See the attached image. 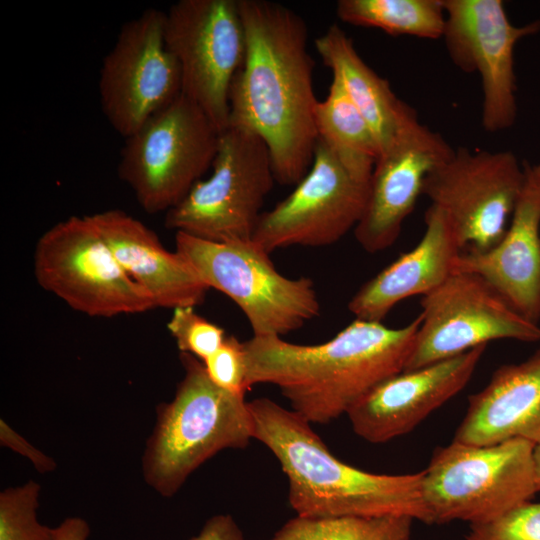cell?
<instances>
[{
    "instance_id": "obj_1",
    "label": "cell",
    "mask_w": 540,
    "mask_h": 540,
    "mask_svg": "<svg viewBox=\"0 0 540 540\" xmlns=\"http://www.w3.org/2000/svg\"><path fill=\"white\" fill-rule=\"evenodd\" d=\"M245 56L231 84L228 127L267 145L275 181L296 185L309 171L318 135L308 30L294 11L265 0H238Z\"/></svg>"
},
{
    "instance_id": "obj_31",
    "label": "cell",
    "mask_w": 540,
    "mask_h": 540,
    "mask_svg": "<svg viewBox=\"0 0 540 540\" xmlns=\"http://www.w3.org/2000/svg\"><path fill=\"white\" fill-rule=\"evenodd\" d=\"M190 540H244L235 520L228 514L208 519L197 536Z\"/></svg>"
},
{
    "instance_id": "obj_4",
    "label": "cell",
    "mask_w": 540,
    "mask_h": 540,
    "mask_svg": "<svg viewBox=\"0 0 540 540\" xmlns=\"http://www.w3.org/2000/svg\"><path fill=\"white\" fill-rule=\"evenodd\" d=\"M185 374L174 399L159 406L143 457L146 481L162 496H173L188 476L224 449H245L253 438L245 395L217 387L203 362L180 353Z\"/></svg>"
},
{
    "instance_id": "obj_18",
    "label": "cell",
    "mask_w": 540,
    "mask_h": 540,
    "mask_svg": "<svg viewBox=\"0 0 540 540\" xmlns=\"http://www.w3.org/2000/svg\"><path fill=\"white\" fill-rule=\"evenodd\" d=\"M125 272L152 299L155 308L197 307L209 287L176 250L166 249L157 234L120 209L90 215Z\"/></svg>"
},
{
    "instance_id": "obj_16",
    "label": "cell",
    "mask_w": 540,
    "mask_h": 540,
    "mask_svg": "<svg viewBox=\"0 0 540 540\" xmlns=\"http://www.w3.org/2000/svg\"><path fill=\"white\" fill-rule=\"evenodd\" d=\"M486 347L385 379L347 411L353 431L370 443L409 433L467 385Z\"/></svg>"
},
{
    "instance_id": "obj_6",
    "label": "cell",
    "mask_w": 540,
    "mask_h": 540,
    "mask_svg": "<svg viewBox=\"0 0 540 540\" xmlns=\"http://www.w3.org/2000/svg\"><path fill=\"white\" fill-rule=\"evenodd\" d=\"M175 250L209 289L240 308L253 336L282 337L320 315L313 281L282 275L252 240L214 242L176 232Z\"/></svg>"
},
{
    "instance_id": "obj_27",
    "label": "cell",
    "mask_w": 540,
    "mask_h": 540,
    "mask_svg": "<svg viewBox=\"0 0 540 540\" xmlns=\"http://www.w3.org/2000/svg\"><path fill=\"white\" fill-rule=\"evenodd\" d=\"M167 329L180 353L191 354L202 362L214 354L227 337L222 327L198 314L195 307L172 310Z\"/></svg>"
},
{
    "instance_id": "obj_12",
    "label": "cell",
    "mask_w": 540,
    "mask_h": 540,
    "mask_svg": "<svg viewBox=\"0 0 540 540\" xmlns=\"http://www.w3.org/2000/svg\"><path fill=\"white\" fill-rule=\"evenodd\" d=\"M421 323L403 371L451 358L490 341L540 340L539 324L529 321L481 277L452 273L421 298Z\"/></svg>"
},
{
    "instance_id": "obj_33",
    "label": "cell",
    "mask_w": 540,
    "mask_h": 540,
    "mask_svg": "<svg viewBox=\"0 0 540 540\" xmlns=\"http://www.w3.org/2000/svg\"><path fill=\"white\" fill-rule=\"evenodd\" d=\"M527 180L540 197V162L534 165L524 163Z\"/></svg>"
},
{
    "instance_id": "obj_20",
    "label": "cell",
    "mask_w": 540,
    "mask_h": 540,
    "mask_svg": "<svg viewBox=\"0 0 540 540\" xmlns=\"http://www.w3.org/2000/svg\"><path fill=\"white\" fill-rule=\"evenodd\" d=\"M425 232L417 245L363 284L348 303L357 318L382 322L406 298L424 296L452 273L461 247L446 216L430 205Z\"/></svg>"
},
{
    "instance_id": "obj_17",
    "label": "cell",
    "mask_w": 540,
    "mask_h": 540,
    "mask_svg": "<svg viewBox=\"0 0 540 540\" xmlns=\"http://www.w3.org/2000/svg\"><path fill=\"white\" fill-rule=\"evenodd\" d=\"M453 152L439 133L425 126L380 155L370 178L363 215L354 228L355 238L365 251L377 253L395 243L422 195L427 175Z\"/></svg>"
},
{
    "instance_id": "obj_22",
    "label": "cell",
    "mask_w": 540,
    "mask_h": 540,
    "mask_svg": "<svg viewBox=\"0 0 540 540\" xmlns=\"http://www.w3.org/2000/svg\"><path fill=\"white\" fill-rule=\"evenodd\" d=\"M314 44L324 65L369 124L380 155L424 128L415 109L366 64L352 39L337 24L316 38Z\"/></svg>"
},
{
    "instance_id": "obj_15",
    "label": "cell",
    "mask_w": 540,
    "mask_h": 540,
    "mask_svg": "<svg viewBox=\"0 0 540 540\" xmlns=\"http://www.w3.org/2000/svg\"><path fill=\"white\" fill-rule=\"evenodd\" d=\"M443 6L450 59L481 78L482 126L489 133L511 127L517 116L514 50L540 31V21L513 25L501 0H443Z\"/></svg>"
},
{
    "instance_id": "obj_5",
    "label": "cell",
    "mask_w": 540,
    "mask_h": 540,
    "mask_svg": "<svg viewBox=\"0 0 540 540\" xmlns=\"http://www.w3.org/2000/svg\"><path fill=\"white\" fill-rule=\"evenodd\" d=\"M533 448L519 439L486 446L453 440L437 448L422 471L428 523H482L530 501L537 493Z\"/></svg>"
},
{
    "instance_id": "obj_7",
    "label": "cell",
    "mask_w": 540,
    "mask_h": 540,
    "mask_svg": "<svg viewBox=\"0 0 540 540\" xmlns=\"http://www.w3.org/2000/svg\"><path fill=\"white\" fill-rule=\"evenodd\" d=\"M221 132L182 93L125 138L119 178L148 214L179 204L212 167Z\"/></svg>"
},
{
    "instance_id": "obj_26",
    "label": "cell",
    "mask_w": 540,
    "mask_h": 540,
    "mask_svg": "<svg viewBox=\"0 0 540 540\" xmlns=\"http://www.w3.org/2000/svg\"><path fill=\"white\" fill-rule=\"evenodd\" d=\"M39 491L31 480L0 494V540H55L54 528L37 520Z\"/></svg>"
},
{
    "instance_id": "obj_8",
    "label": "cell",
    "mask_w": 540,
    "mask_h": 540,
    "mask_svg": "<svg viewBox=\"0 0 540 540\" xmlns=\"http://www.w3.org/2000/svg\"><path fill=\"white\" fill-rule=\"evenodd\" d=\"M274 181L265 142L250 131L227 127L211 175L166 212L165 225L208 241H251Z\"/></svg>"
},
{
    "instance_id": "obj_9",
    "label": "cell",
    "mask_w": 540,
    "mask_h": 540,
    "mask_svg": "<svg viewBox=\"0 0 540 540\" xmlns=\"http://www.w3.org/2000/svg\"><path fill=\"white\" fill-rule=\"evenodd\" d=\"M33 271L41 288L90 317L155 309L150 296L119 264L90 215L70 216L47 229L35 244Z\"/></svg>"
},
{
    "instance_id": "obj_24",
    "label": "cell",
    "mask_w": 540,
    "mask_h": 540,
    "mask_svg": "<svg viewBox=\"0 0 540 540\" xmlns=\"http://www.w3.org/2000/svg\"><path fill=\"white\" fill-rule=\"evenodd\" d=\"M336 13L345 23L392 36L433 40L442 38L445 29L443 0H340Z\"/></svg>"
},
{
    "instance_id": "obj_21",
    "label": "cell",
    "mask_w": 540,
    "mask_h": 540,
    "mask_svg": "<svg viewBox=\"0 0 540 540\" xmlns=\"http://www.w3.org/2000/svg\"><path fill=\"white\" fill-rule=\"evenodd\" d=\"M517 439L540 443V350L520 363L500 366L469 397L454 437L478 446Z\"/></svg>"
},
{
    "instance_id": "obj_23",
    "label": "cell",
    "mask_w": 540,
    "mask_h": 540,
    "mask_svg": "<svg viewBox=\"0 0 540 540\" xmlns=\"http://www.w3.org/2000/svg\"><path fill=\"white\" fill-rule=\"evenodd\" d=\"M315 125L318 138L344 168L369 183L380 149L369 124L334 78L326 98L317 103Z\"/></svg>"
},
{
    "instance_id": "obj_28",
    "label": "cell",
    "mask_w": 540,
    "mask_h": 540,
    "mask_svg": "<svg viewBox=\"0 0 540 540\" xmlns=\"http://www.w3.org/2000/svg\"><path fill=\"white\" fill-rule=\"evenodd\" d=\"M467 540H540V502H526L492 520L471 524Z\"/></svg>"
},
{
    "instance_id": "obj_2",
    "label": "cell",
    "mask_w": 540,
    "mask_h": 540,
    "mask_svg": "<svg viewBox=\"0 0 540 540\" xmlns=\"http://www.w3.org/2000/svg\"><path fill=\"white\" fill-rule=\"evenodd\" d=\"M420 323V315L400 328L355 318L332 339L316 345L252 336L243 341L247 385H275L291 410L310 424H328L404 370Z\"/></svg>"
},
{
    "instance_id": "obj_29",
    "label": "cell",
    "mask_w": 540,
    "mask_h": 540,
    "mask_svg": "<svg viewBox=\"0 0 540 540\" xmlns=\"http://www.w3.org/2000/svg\"><path fill=\"white\" fill-rule=\"evenodd\" d=\"M203 365L217 387L237 395H245L250 389L243 342L235 336H227L221 347L203 361Z\"/></svg>"
},
{
    "instance_id": "obj_25",
    "label": "cell",
    "mask_w": 540,
    "mask_h": 540,
    "mask_svg": "<svg viewBox=\"0 0 540 540\" xmlns=\"http://www.w3.org/2000/svg\"><path fill=\"white\" fill-rule=\"evenodd\" d=\"M413 521L408 516L297 515L268 540H410Z\"/></svg>"
},
{
    "instance_id": "obj_19",
    "label": "cell",
    "mask_w": 540,
    "mask_h": 540,
    "mask_svg": "<svg viewBox=\"0 0 540 540\" xmlns=\"http://www.w3.org/2000/svg\"><path fill=\"white\" fill-rule=\"evenodd\" d=\"M510 220L505 235L494 247L486 251L469 249L461 252L456 259L454 272L481 277L519 314L538 324L540 197L527 179Z\"/></svg>"
},
{
    "instance_id": "obj_10",
    "label": "cell",
    "mask_w": 540,
    "mask_h": 540,
    "mask_svg": "<svg viewBox=\"0 0 540 540\" xmlns=\"http://www.w3.org/2000/svg\"><path fill=\"white\" fill-rule=\"evenodd\" d=\"M526 179L510 151L459 147L429 172L422 195L446 216L461 249L486 251L505 235Z\"/></svg>"
},
{
    "instance_id": "obj_11",
    "label": "cell",
    "mask_w": 540,
    "mask_h": 540,
    "mask_svg": "<svg viewBox=\"0 0 540 540\" xmlns=\"http://www.w3.org/2000/svg\"><path fill=\"white\" fill-rule=\"evenodd\" d=\"M164 36L180 69L182 94L224 131L231 84L245 56L238 0H179L165 12Z\"/></svg>"
},
{
    "instance_id": "obj_34",
    "label": "cell",
    "mask_w": 540,
    "mask_h": 540,
    "mask_svg": "<svg viewBox=\"0 0 540 540\" xmlns=\"http://www.w3.org/2000/svg\"><path fill=\"white\" fill-rule=\"evenodd\" d=\"M534 482L537 493L540 492V443L535 444L532 453Z\"/></svg>"
},
{
    "instance_id": "obj_13",
    "label": "cell",
    "mask_w": 540,
    "mask_h": 540,
    "mask_svg": "<svg viewBox=\"0 0 540 540\" xmlns=\"http://www.w3.org/2000/svg\"><path fill=\"white\" fill-rule=\"evenodd\" d=\"M165 12L148 8L126 21L103 58L101 110L122 137L135 133L181 93L178 63L166 46Z\"/></svg>"
},
{
    "instance_id": "obj_30",
    "label": "cell",
    "mask_w": 540,
    "mask_h": 540,
    "mask_svg": "<svg viewBox=\"0 0 540 540\" xmlns=\"http://www.w3.org/2000/svg\"><path fill=\"white\" fill-rule=\"evenodd\" d=\"M0 441L2 446L27 457L39 472H49L55 468V462L51 458L34 448L3 420L0 421Z\"/></svg>"
},
{
    "instance_id": "obj_3",
    "label": "cell",
    "mask_w": 540,
    "mask_h": 540,
    "mask_svg": "<svg viewBox=\"0 0 540 540\" xmlns=\"http://www.w3.org/2000/svg\"><path fill=\"white\" fill-rule=\"evenodd\" d=\"M248 408L253 438L279 461L298 516H408L429 522L422 471L389 475L355 468L336 458L293 410L264 397L249 401Z\"/></svg>"
},
{
    "instance_id": "obj_14",
    "label": "cell",
    "mask_w": 540,
    "mask_h": 540,
    "mask_svg": "<svg viewBox=\"0 0 540 540\" xmlns=\"http://www.w3.org/2000/svg\"><path fill=\"white\" fill-rule=\"evenodd\" d=\"M368 192L369 183L356 180L318 138L309 171L285 199L261 214L252 241L269 254L334 244L360 221Z\"/></svg>"
},
{
    "instance_id": "obj_32",
    "label": "cell",
    "mask_w": 540,
    "mask_h": 540,
    "mask_svg": "<svg viewBox=\"0 0 540 540\" xmlns=\"http://www.w3.org/2000/svg\"><path fill=\"white\" fill-rule=\"evenodd\" d=\"M89 526L81 518H67L58 527L54 528L55 540H86L89 535Z\"/></svg>"
}]
</instances>
